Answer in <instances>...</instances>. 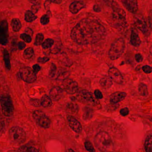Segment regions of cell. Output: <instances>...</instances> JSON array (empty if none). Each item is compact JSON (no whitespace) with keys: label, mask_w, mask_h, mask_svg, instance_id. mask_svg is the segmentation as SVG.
Instances as JSON below:
<instances>
[{"label":"cell","mask_w":152,"mask_h":152,"mask_svg":"<svg viewBox=\"0 0 152 152\" xmlns=\"http://www.w3.org/2000/svg\"><path fill=\"white\" fill-rule=\"evenodd\" d=\"M106 30L98 19L93 18H83L72 30L71 37L80 45L93 44L105 36Z\"/></svg>","instance_id":"cell-1"},{"label":"cell","mask_w":152,"mask_h":152,"mask_svg":"<svg viewBox=\"0 0 152 152\" xmlns=\"http://www.w3.org/2000/svg\"><path fill=\"white\" fill-rule=\"evenodd\" d=\"M94 141L96 147L101 152H108L113 148V140L106 132H99L95 136Z\"/></svg>","instance_id":"cell-2"},{"label":"cell","mask_w":152,"mask_h":152,"mask_svg":"<svg viewBox=\"0 0 152 152\" xmlns=\"http://www.w3.org/2000/svg\"><path fill=\"white\" fill-rule=\"evenodd\" d=\"M108 1L113 7L112 18L113 22V24L115 26H121L124 24L126 20V14L124 10L113 0H109Z\"/></svg>","instance_id":"cell-3"},{"label":"cell","mask_w":152,"mask_h":152,"mask_svg":"<svg viewBox=\"0 0 152 152\" xmlns=\"http://www.w3.org/2000/svg\"><path fill=\"white\" fill-rule=\"evenodd\" d=\"M125 41L122 38L116 39L112 43L109 52L108 56L112 60H115L119 58L123 54L125 49Z\"/></svg>","instance_id":"cell-4"},{"label":"cell","mask_w":152,"mask_h":152,"mask_svg":"<svg viewBox=\"0 0 152 152\" xmlns=\"http://www.w3.org/2000/svg\"><path fill=\"white\" fill-rule=\"evenodd\" d=\"M9 137L13 143L21 144L23 143L26 140V134L21 127L14 126L10 129Z\"/></svg>","instance_id":"cell-5"},{"label":"cell","mask_w":152,"mask_h":152,"mask_svg":"<svg viewBox=\"0 0 152 152\" xmlns=\"http://www.w3.org/2000/svg\"><path fill=\"white\" fill-rule=\"evenodd\" d=\"M135 24L142 33L145 36H149L151 33L152 24L151 18H146L143 17H137L135 21Z\"/></svg>","instance_id":"cell-6"},{"label":"cell","mask_w":152,"mask_h":152,"mask_svg":"<svg viewBox=\"0 0 152 152\" xmlns=\"http://www.w3.org/2000/svg\"><path fill=\"white\" fill-rule=\"evenodd\" d=\"M0 107L5 116L10 117L13 114L14 108L13 102L8 96H2L0 97Z\"/></svg>","instance_id":"cell-7"},{"label":"cell","mask_w":152,"mask_h":152,"mask_svg":"<svg viewBox=\"0 0 152 152\" xmlns=\"http://www.w3.org/2000/svg\"><path fill=\"white\" fill-rule=\"evenodd\" d=\"M33 117L36 123L42 128H49L51 124L50 119L40 110H35L33 113Z\"/></svg>","instance_id":"cell-8"},{"label":"cell","mask_w":152,"mask_h":152,"mask_svg":"<svg viewBox=\"0 0 152 152\" xmlns=\"http://www.w3.org/2000/svg\"><path fill=\"white\" fill-rule=\"evenodd\" d=\"M18 75L19 78L27 83H33L37 79L36 74L30 67L21 68L18 72Z\"/></svg>","instance_id":"cell-9"},{"label":"cell","mask_w":152,"mask_h":152,"mask_svg":"<svg viewBox=\"0 0 152 152\" xmlns=\"http://www.w3.org/2000/svg\"><path fill=\"white\" fill-rule=\"evenodd\" d=\"M78 100L85 104L92 105L95 104V100L92 94L86 90H82L78 91L77 95Z\"/></svg>","instance_id":"cell-10"},{"label":"cell","mask_w":152,"mask_h":152,"mask_svg":"<svg viewBox=\"0 0 152 152\" xmlns=\"http://www.w3.org/2000/svg\"><path fill=\"white\" fill-rule=\"evenodd\" d=\"M8 42V24L6 20H3L0 23V44L6 46Z\"/></svg>","instance_id":"cell-11"},{"label":"cell","mask_w":152,"mask_h":152,"mask_svg":"<svg viewBox=\"0 0 152 152\" xmlns=\"http://www.w3.org/2000/svg\"><path fill=\"white\" fill-rule=\"evenodd\" d=\"M63 86L64 90L69 94H75L79 89L78 83L72 79L64 80Z\"/></svg>","instance_id":"cell-12"},{"label":"cell","mask_w":152,"mask_h":152,"mask_svg":"<svg viewBox=\"0 0 152 152\" xmlns=\"http://www.w3.org/2000/svg\"><path fill=\"white\" fill-rule=\"evenodd\" d=\"M108 75L113 81L117 84L123 83L124 81L123 76L117 68L114 67L109 68L108 71Z\"/></svg>","instance_id":"cell-13"},{"label":"cell","mask_w":152,"mask_h":152,"mask_svg":"<svg viewBox=\"0 0 152 152\" xmlns=\"http://www.w3.org/2000/svg\"><path fill=\"white\" fill-rule=\"evenodd\" d=\"M124 7L130 13L136 14L138 9L137 0H121Z\"/></svg>","instance_id":"cell-14"},{"label":"cell","mask_w":152,"mask_h":152,"mask_svg":"<svg viewBox=\"0 0 152 152\" xmlns=\"http://www.w3.org/2000/svg\"><path fill=\"white\" fill-rule=\"evenodd\" d=\"M67 119L69 126L73 131L76 133H79L81 132L82 130L81 124L77 119L70 115L67 116Z\"/></svg>","instance_id":"cell-15"},{"label":"cell","mask_w":152,"mask_h":152,"mask_svg":"<svg viewBox=\"0 0 152 152\" xmlns=\"http://www.w3.org/2000/svg\"><path fill=\"white\" fill-rule=\"evenodd\" d=\"M64 95V91L62 88L58 86L53 87L50 91V97L52 100L57 101L61 99Z\"/></svg>","instance_id":"cell-16"},{"label":"cell","mask_w":152,"mask_h":152,"mask_svg":"<svg viewBox=\"0 0 152 152\" xmlns=\"http://www.w3.org/2000/svg\"><path fill=\"white\" fill-rule=\"evenodd\" d=\"M86 7V4L83 1H73L70 4L69 6V10L72 14L73 15L79 13L81 10L84 9Z\"/></svg>","instance_id":"cell-17"},{"label":"cell","mask_w":152,"mask_h":152,"mask_svg":"<svg viewBox=\"0 0 152 152\" xmlns=\"http://www.w3.org/2000/svg\"><path fill=\"white\" fill-rule=\"evenodd\" d=\"M127 96L124 92L116 91L111 94L110 96V101L113 104H117L123 100Z\"/></svg>","instance_id":"cell-18"},{"label":"cell","mask_w":152,"mask_h":152,"mask_svg":"<svg viewBox=\"0 0 152 152\" xmlns=\"http://www.w3.org/2000/svg\"><path fill=\"white\" fill-rule=\"evenodd\" d=\"M130 42L131 45L134 47H138L140 46L141 40L140 38L138 32L136 29H132Z\"/></svg>","instance_id":"cell-19"},{"label":"cell","mask_w":152,"mask_h":152,"mask_svg":"<svg viewBox=\"0 0 152 152\" xmlns=\"http://www.w3.org/2000/svg\"><path fill=\"white\" fill-rule=\"evenodd\" d=\"M99 84L102 88L107 90L110 88L113 85V81L109 76H105L100 79Z\"/></svg>","instance_id":"cell-20"},{"label":"cell","mask_w":152,"mask_h":152,"mask_svg":"<svg viewBox=\"0 0 152 152\" xmlns=\"http://www.w3.org/2000/svg\"><path fill=\"white\" fill-rule=\"evenodd\" d=\"M40 106L43 107H49L52 105V99L50 98V96L47 95H44L40 99Z\"/></svg>","instance_id":"cell-21"},{"label":"cell","mask_w":152,"mask_h":152,"mask_svg":"<svg viewBox=\"0 0 152 152\" xmlns=\"http://www.w3.org/2000/svg\"><path fill=\"white\" fill-rule=\"evenodd\" d=\"M11 26L12 27V30L14 32H17L19 31L22 28L21 21L18 18H13L11 21Z\"/></svg>","instance_id":"cell-22"},{"label":"cell","mask_w":152,"mask_h":152,"mask_svg":"<svg viewBox=\"0 0 152 152\" xmlns=\"http://www.w3.org/2000/svg\"><path fill=\"white\" fill-rule=\"evenodd\" d=\"M38 17L31 10H27L25 14V20L27 23H32L37 19Z\"/></svg>","instance_id":"cell-23"},{"label":"cell","mask_w":152,"mask_h":152,"mask_svg":"<svg viewBox=\"0 0 152 152\" xmlns=\"http://www.w3.org/2000/svg\"><path fill=\"white\" fill-rule=\"evenodd\" d=\"M138 92L142 96H147L148 95V89L147 86L144 83H140L138 86Z\"/></svg>","instance_id":"cell-24"},{"label":"cell","mask_w":152,"mask_h":152,"mask_svg":"<svg viewBox=\"0 0 152 152\" xmlns=\"http://www.w3.org/2000/svg\"><path fill=\"white\" fill-rule=\"evenodd\" d=\"M58 72L56 64L52 63L50 66L49 71V76L51 79H54L57 78Z\"/></svg>","instance_id":"cell-25"},{"label":"cell","mask_w":152,"mask_h":152,"mask_svg":"<svg viewBox=\"0 0 152 152\" xmlns=\"http://www.w3.org/2000/svg\"><path fill=\"white\" fill-rule=\"evenodd\" d=\"M152 135H148L145 142V149L147 152H152Z\"/></svg>","instance_id":"cell-26"},{"label":"cell","mask_w":152,"mask_h":152,"mask_svg":"<svg viewBox=\"0 0 152 152\" xmlns=\"http://www.w3.org/2000/svg\"><path fill=\"white\" fill-rule=\"evenodd\" d=\"M34 52L32 48H27L23 52V57L25 59H30L34 56Z\"/></svg>","instance_id":"cell-27"},{"label":"cell","mask_w":152,"mask_h":152,"mask_svg":"<svg viewBox=\"0 0 152 152\" xmlns=\"http://www.w3.org/2000/svg\"><path fill=\"white\" fill-rule=\"evenodd\" d=\"M39 151V150L37 148L33 146L25 145L21 147L19 149V151H22V152H38Z\"/></svg>","instance_id":"cell-28"},{"label":"cell","mask_w":152,"mask_h":152,"mask_svg":"<svg viewBox=\"0 0 152 152\" xmlns=\"http://www.w3.org/2000/svg\"><path fill=\"white\" fill-rule=\"evenodd\" d=\"M3 57H4V60L5 62V64L6 67L7 69H10V58L9 54L7 50L5 49L3 52Z\"/></svg>","instance_id":"cell-29"},{"label":"cell","mask_w":152,"mask_h":152,"mask_svg":"<svg viewBox=\"0 0 152 152\" xmlns=\"http://www.w3.org/2000/svg\"><path fill=\"white\" fill-rule=\"evenodd\" d=\"M54 40L51 39H47L45 40V41L43 42L42 46V48L44 49H47L50 48H51L54 45Z\"/></svg>","instance_id":"cell-30"},{"label":"cell","mask_w":152,"mask_h":152,"mask_svg":"<svg viewBox=\"0 0 152 152\" xmlns=\"http://www.w3.org/2000/svg\"><path fill=\"white\" fill-rule=\"evenodd\" d=\"M44 40V35L42 34L39 33L36 34L34 41V45L35 46H39L42 45Z\"/></svg>","instance_id":"cell-31"},{"label":"cell","mask_w":152,"mask_h":152,"mask_svg":"<svg viewBox=\"0 0 152 152\" xmlns=\"http://www.w3.org/2000/svg\"><path fill=\"white\" fill-rule=\"evenodd\" d=\"M20 38L27 43H30L31 42V37L26 33L22 34L20 35Z\"/></svg>","instance_id":"cell-32"},{"label":"cell","mask_w":152,"mask_h":152,"mask_svg":"<svg viewBox=\"0 0 152 152\" xmlns=\"http://www.w3.org/2000/svg\"><path fill=\"white\" fill-rule=\"evenodd\" d=\"M92 110L90 108L87 107L85 109V111L83 113V118L85 119H89V118H91L92 116Z\"/></svg>","instance_id":"cell-33"},{"label":"cell","mask_w":152,"mask_h":152,"mask_svg":"<svg viewBox=\"0 0 152 152\" xmlns=\"http://www.w3.org/2000/svg\"><path fill=\"white\" fill-rule=\"evenodd\" d=\"M50 18L48 15H45L42 16L40 18V23L42 25H46L49 23Z\"/></svg>","instance_id":"cell-34"},{"label":"cell","mask_w":152,"mask_h":152,"mask_svg":"<svg viewBox=\"0 0 152 152\" xmlns=\"http://www.w3.org/2000/svg\"><path fill=\"white\" fill-rule=\"evenodd\" d=\"M85 147L86 149L89 152H95V150L92 144L89 141H87L85 143Z\"/></svg>","instance_id":"cell-35"},{"label":"cell","mask_w":152,"mask_h":152,"mask_svg":"<svg viewBox=\"0 0 152 152\" xmlns=\"http://www.w3.org/2000/svg\"><path fill=\"white\" fill-rule=\"evenodd\" d=\"M41 5L40 4H34L31 6V11L33 12L34 14L38 13L41 8Z\"/></svg>","instance_id":"cell-36"},{"label":"cell","mask_w":152,"mask_h":152,"mask_svg":"<svg viewBox=\"0 0 152 152\" xmlns=\"http://www.w3.org/2000/svg\"><path fill=\"white\" fill-rule=\"evenodd\" d=\"M94 95H95V97L97 99H101L103 98V94L101 93V91L97 89L95 90Z\"/></svg>","instance_id":"cell-37"},{"label":"cell","mask_w":152,"mask_h":152,"mask_svg":"<svg viewBox=\"0 0 152 152\" xmlns=\"http://www.w3.org/2000/svg\"><path fill=\"white\" fill-rule=\"evenodd\" d=\"M5 128V122L2 117L0 116V134L3 132Z\"/></svg>","instance_id":"cell-38"},{"label":"cell","mask_w":152,"mask_h":152,"mask_svg":"<svg viewBox=\"0 0 152 152\" xmlns=\"http://www.w3.org/2000/svg\"><path fill=\"white\" fill-rule=\"evenodd\" d=\"M142 70L146 74H150L152 72V68L148 65H145L142 67Z\"/></svg>","instance_id":"cell-39"},{"label":"cell","mask_w":152,"mask_h":152,"mask_svg":"<svg viewBox=\"0 0 152 152\" xmlns=\"http://www.w3.org/2000/svg\"><path fill=\"white\" fill-rule=\"evenodd\" d=\"M120 113L121 115H122V116H126L129 114V109L127 107H124V108H122L120 111Z\"/></svg>","instance_id":"cell-40"},{"label":"cell","mask_w":152,"mask_h":152,"mask_svg":"<svg viewBox=\"0 0 152 152\" xmlns=\"http://www.w3.org/2000/svg\"><path fill=\"white\" fill-rule=\"evenodd\" d=\"M49 58L48 57H39L38 59V61L39 63L41 64H44L46 62L49 61Z\"/></svg>","instance_id":"cell-41"},{"label":"cell","mask_w":152,"mask_h":152,"mask_svg":"<svg viewBox=\"0 0 152 152\" xmlns=\"http://www.w3.org/2000/svg\"><path fill=\"white\" fill-rule=\"evenodd\" d=\"M30 103L31 105L34 106H41L40 104V99H32L30 101Z\"/></svg>","instance_id":"cell-42"},{"label":"cell","mask_w":152,"mask_h":152,"mask_svg":"<svg viewBox=\"0 0 152 152\" xmlns=\"http://www.w3.org/2000/svg\"><path fill=\"white\" fill-rule=\"evenodd\" d=\"M41 70V67L39 64H35L33 66V70L35 73L37 74V73L39 72Z\"/></svg>","instance_id":"cell-43"},{"label":"cell","mask_w":152,"mask_h":152,"mask_svg":"<svg viewBox=\"0 0 152 152\" xmlns=\"http://www.w3.org/2000/svg\"><path fill=\"white\" fill-rule=\"evenodd\" d=\"M135 59H136V61L137 62H141L143 61V58L142 56V55H140V54H137L135 55Z\"/></svg>","instance_id":"cell-44"},{"label":"cell","mask_w":152,"mask_h":152,"mask_svg":"<svg viewBox=\"0 0 152 152\" xmlns=\"http://www.w3.org/2000/svg\"><path fill=\"white\" fill-rule=\"evenodd\" d=\"M26 47V45L24 42H20L18 43V49L20 50H22L24 49Z\"/></svg>","instance_id":"cell-45"},{"label":"cell","mask_w":152,"mask_h":152,"mask_svg":"<svg viewBox=\"0 0 152 152\" xmlns=\"http://www.w3.org/2000/svg\"><path fill=\"white\" fill-rule=\"evenodd\" d=\"M30 3L34 4H40L41 5V0H29Z\"/></svg>","instance_id":"cell-46"},{"label":"cell","mask_w":152,"mask_h":152,"mask_svg":"<svg viewBox=\"0 0 152 152\" xmlns=\"http://www.w3.org/2000/svg\"><path fill=\"white\" fill-rule=\"evenodd\" d=\"M62 0H49L48 1H47V2L56 4H60L62 3Z\"/></svg>","instance_id":"cell-47"},{"label":"cell","mask_w":152,"mask_h":152,"mask_svg":"<svg viewBox=\"0 0 152 152\" xmlns=\"http://www.w3.org/2000/svg\"><path fill=\"white\" fill-rule=\"evenodd\" d=\"M93 10L95 12H99L101 11V9L99 8V7L98 5H94V7H93Z\"/></svg>","instance_id":"cell-48"},{"label":"cell","mask_w":152,"mask_h":152,"mask_svg":"<svg viewBox=\"0 0 152 152\" xmlns=\"http://www.w3.org/2000/svg\"><path fill=\"white\" fill-rule=\"evenodd\" d=\"M46 1H48L49 0H46Z\"/></svg>","instance_id":"cell-49"}]
</instances>
